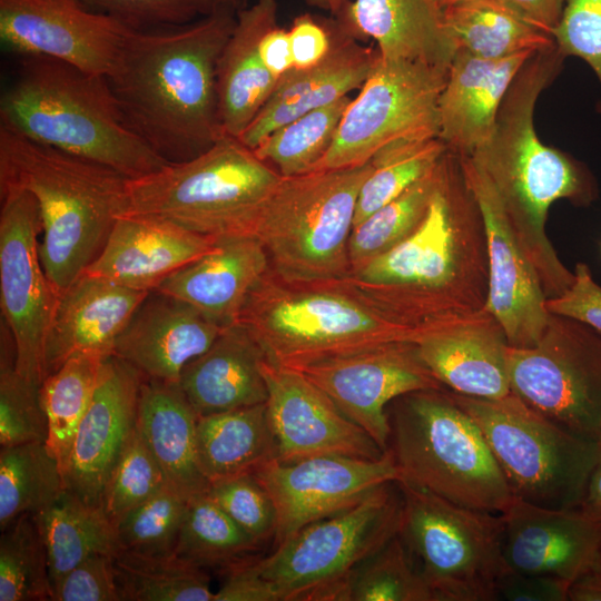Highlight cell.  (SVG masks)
Returning a JSON list of instances; mask_svg holds the SVG:
<instances>
[{
    "mask_svg": "<svg viewBox=\"0 0 601 601\" xmlns=\"http://www.w3.org/2000/svg\"><path fill=\"white\" fill-rule=\"evenodd\" d=\"M459 158L485 236L489 282L482 309L501 325L509 346L531 347L539 342L550 319L540 276L519 244L487 176L471 157Z\"/></svg>",
    "mask_w": 601,
    "mask_h": 601,
    "instance_id": "obj_17",
    "label": "cell"
},
{
    "mask_svg": "<svg viewBox=\"0 0 601 601\" xmlns=\"http://www.w3.org/2000/svg\"><path fill=\"white\" fill-rule=\"evenodd\" d=\"M197 420L178 383L144 378L138 401V432L169 486L187 500L209 487L198 464Z\"/></svg>",
    "mask_w": 601,
    "mask_h": 601,
    "instance_id": "obj_33",
    "label": "cell"
},
{
    "mask_svg": "<svg viewBox=\"0 0 601 601\" xmlns=\"http://www.w3.org/2000/svg\"><path fill=\"white\" fill-rule=\"evenodd\" d=\"M351 601H434L400 532L356 568Z\"/></svg>",
    "mask_w": 601,
    "mask_h": 601,
    "instance_id": "obj_45",
    "label": "cell"
},
{
    "mask_svg": "<svg viewBox=\"0 0 601 601\" xmlns=\"http://www.w3.org/2000/svg\"><path fill=\"white\" fill-rule=\"evenodd\" d=\"M51 601H121L115 555L93 554L81 561L52 590Z\"/></svg>",
    "mask_w": 601,
    "mask_h": 601,
    "instance_id": "obj_52",
    "label": "cell"
},
{
    "mask_svg": "<svg viewBox=\"0 0 601 601\" xmlns=\"http://www.w3.org/2000/svg\"><path fill=\"white\" fill-rule=\"evenodd\" d=\"M443 14L456 49L476 57L501 59L555 45L553 36L502 0H467L443 9Z\"/></svg>",
    "mask_w": 601,
    "mask_h": 601,
    "instance_id": "obj_36",
    "label": "cell"
},
{
    "mask_svg": "<svg viewBox=\"0 0 601 601\" xmlns=\"http://www.w3.org/2000/svg\"><path fill=\"white\" fill-rule=\"evenodd\" d=\"M400 480L455 504L502 514L514 495L474 418L444 390L412 392L387 412Z\"/></svg>",
    "mask_w": 601,
    "mask_h": 601,
    "instance_id": "obj_7",
    "label": "cell"
},
{
    "mask_svg": "<svg viewBox=\"0 0 601 601\" xmlns=\"http://www.w3.org/2000/svg\"><path fill=\"white\" fill-rule=\"evenodd\" d=\"M229 574L215 592L214 601H277L270 584L254 569L252 562L229 566Z\"/></svg>",
    "mask_w": 601,
    "mask_h": 601,
    "instance_id": "obj_56",
    "label": "cell"
},
{
    "mask_svg": "<svg viewBox=\"0 0 601 601\" xmlns=\"http://www.w3.org/2000/svg\"><path fill=\"white\" fill-rule=\"evenodd\" d=\"M570 601H601V568L598 565L574 579L569 587Z\"/></svg>",
    "mask_w": 601,
    "mask_h": 601,
    "instance_id": "obj_60",
    "label": "cell"
},
{
    "mask_svg": "<svg viewBox=\"0 0 601 601\" xmlns=\"http://www.w3.org/2000/svg\"><path fill=\"white\" fill-rule=\"evenodd\" d=\"M196 439L198 464L209 484L254 473L278 455L266 403L199 416Z\"/></svg>",
    "mask_w": 601,
    "mask_h": 601,
    "instance_id": "obj_34",
    "label": "cell"
},
{
    "mask_svg": "<svg viewBox=\"0 0 601 601\" xmlns=\"http://www.w3.org/2000/svg\"><path fill=\"white\" fill-rule=\"evenodd\" d=\"M293 68L306 69L321 62L331 49V33L325 19L309 13L297 16L288 29Z\"/></svg>",
    "mask_w": 601,
    "mask_h": 601,
    "instance_id": "obj_54",
    "label": "cell"
},
{
    "mask_svg": "<svg viewBox=\"0 0 601 601\" xmlns=\"http://www.w3.org/2000/svg\"><path fill=\"white\" fill-rule=\"evenodd\" d=\"M225 327L191 305L151 290L119 335L114 355L145 378L178 383L183 368Z\"/></svg>",
    "mask_w": 601,
    "mask_h": 601,
    "instance_id": "obj_23",
    "label": "cell"
},
{
    "mask_svg": "<svg viewBox=\"0 0 601 601\" xmlns=\"http://www.w3.org/2000/svg\"><path fill=\"white\" fill-rule=\"evenodd\" d=\"M51 599L48 558L30 513L17 518L0 539V601Z\"/></svg>",
    "mask_w": 601,
    "mask_h": 601,
    "instance_id": "obj_44",
    "label": "cell"
},
{
    "mask_svg": "<svg viewBox=\"0 0 601 601\" xmlns=\"http://www.w3.org/2000/svg\"><path fill=\"white\" fill-rule=\"evenodd\" d=\"M268 269V255L257 237H224L217 239L214 250L176 270L155 290L228 326L238 322L252 290Z\"/></svg>",
    "mask_w": 601,
    "mask_h": 601,
    "instance_id": "obj_30",
    "label": "cell"
},
{
    "mask_svg": "<svg viewBox=\"0 0 601 601\" xmlns=\"http://www.w3.org/2000/svg\"><path fill=\"white\" fill-rule=\"evenodd\" d=\"M332 17L354 39H372L386 59L449 69L456 52L443 9L434 0H346Z\"/></svg>",
    "mask_w": 601,
    "mask_h": 601,
    "instance_id": "obj_28",
    "label": "cell"
},
{
    "mask_svg": "<svg viewBox=\"0 0 601 601\" xmlns=\"http://www.w3.org/2000/svg\"><path fill=\"white\" fill-rule=\"evenodd\" d=\"M477 423L515 499L579 509L599 442L546 418L512 392L496 400L451 392Z\"/></svg>",
    "mask_w": 601,
    "mask_h": 601,
    "instance_id": "obj_11",
    "label": "cell"
},
{
    "mask_svg": "<svg viewBox=\"0 0 601 601\" xmlns=\"http://www.w3.org/2000/svg\"><path fill=\"white\" fill-rule=\"evenodd\" d=\"M552 36L560 52L585 61L601 86V0H566Z\"/></svg>",
    "mask_w": 601,
    "mask_h": 601,
    "instance_id": "obj_51",
    "label": "cell"
},
{
    "mask_svg": "<svg viewBox=\"0 0 601 601\" xmlns=\"http://www.w3.org/2000/svg\"><path fill=\"white\" fill-rule=\"evenodd\" d=\"M401 522V493L388 482L356 505L299 529L252 564L277 601H351L354 571L400 532Z\"/></svg>",
    "mask_w": 601,
    "mask_h": 601,
    "instance_id": "obj_10",
    "label": "cell"
},
{
    "mask_svg": "<svg viewBox=\"0 0 601 601\" xmlns=\"http://www.w3.org/2000/svg\"><path fill=\"white\" fill-rule=\"evenodd\" d=\"M97 355H77L47 375L40 401L48 421L46 445L65 477L73 441L98 385L102 363Z\"/></svg>",
    "mask_w": 601,
    "mask_h": 601,
    "instance_id": "obj_37",
    "label": "cell"
},
{
    "mask_svg": "<svg viewBox=\"0 0 601 601\" xmlns=\"http://www.w3.org/2000/svg\"><path fill=\"white\" fill-rule=\"evenodd\" d=\"M138 31L187 26L219 11H238L244 0H78Z\"/></svg>",
    "mask_w": 601,
    "mask_h": 601,
    "instance_id": "obj_48",
    "label": "cell"
},
{
    "mask_svg": "<svg viewBox=\"0 0 601 601\" xmlns=\"http://www.w3.org/2000/svg\"><path fill=\"white\" fill-rule=\"evenodd\" d=\"M128 179L0 126V190L21 189L36 198L40 259L59 295L102 250L124 211Z\"/></svg>",
    "mask_w": 601,
    "mask_h": 601,
    "instance_id": "obj_4",
    "label": "cell"
},
{
    "mask_svg": "<svg viewBox=\"0 0 601 601\" xmlns=\"http://www.w3.org/2000/svg\"><path fill=\"white\" fill-rule=\"evenodd\" d=\"M0 209V305L16 348V370L41 385L45 346L59 294L40 259L42 221L36 198L2 189Z\"/></svg>",
    "mask_w": 601,
    "mask_h": 601,
    "instance_id": "obj_15",
    "label": "cell"
},
{
    "mask_svg": "<svg viewBox=\"0 0 601 601\" xmlns=\"http://www.w3.org/2000/svg\"><path fill=\"white\" fill-rule=\"evenodd\" d=\"M237 12L177 28L131 29L106 77L127 126L167 162L193 159L225 135L216 66Z\"/></svg>",
    "mask_w": 601,
    "mask_h": 601,
    "instance_id": "obj_1",
    "label": "cell"
},
{
    "mask_svg": "<svg viewBox=\"0 0 601 601\" xmlns=\"http://www.w3.org/2000/svg\"><path fill=\"white\" fill-rule=\"evenodd\" d=\"M523 19L552 36L566 0H502Z\"/></svg>",
    "mask_w": 601,
    "mask_h": 601,
    "instance_id": "obj_58",
    "label": "cell"
},
{
    "mask_svg": "<svg viewBox=\"0 0 601 601\" xmlns=\"http://www.w3.org/2000/svg\"><path fill=\"white\" fill-rule=\"evenodd\" d=\"M569 587L559 578L506 570L497 583V600L566 601Z\"/></svg>",
    "mask_w": 601,
    "mask_h": 601,
    "instance_id": "obj_55",
    "label": "cell"
},
{
    "mask_svg": "<svg viewBox=\"0 0 601 601\" xmlns=\"http://www.w3.org/2000/svg\"><path fill=\"white\" fill-rule=\"evenodd\" d=\"M0 98V126L132 179L169 164L125 122L107 78L46 56H21Z\"/></svg>",
    "mask_w": 601,
    "mask_h": 601,
    "instance_id": "obj_5",
    "label": "cell"
},
{
    "mask_svg": "<svg viewBox=\"0 0 601 601\" xmlns=\"http://www.w3.org/2000/svg\"><path fill=\"white\" fill-rule=\"evenodd\" d=\"M446 156L431 173L353 228L348 244L351 272L392 249L418 227L445 176Z\"/></svg>",
    "mask_w": 601,
    "mask_h": 601,
    "instance_id": "obj_40",
    "label": "cell"
},
{
    "mask_svg": "<svg viewBox=\"0 0 601 601\" xmlns=\"http://www.w3.org/2000/svg\"><path fill=\"white\" fill-rule=\"evenodd\" d=\"M599 566L601 568V554H600V560H599Z\"/></svg>",
    "mask_w": 601,
    "mask_h": 601,
    "instance_id": "obj_63",
    "label": "cell"
},
{
    "mask_svg": "<svg viewBox=\"0 0 601 601\" xmlns=\"http://www.w3.org/2000/svg\"><path fill=\"white\" fill-rule=\"evenodd\" d=\"M0 356V445L46 443L48 421L40 385L16 370V348L7 327L1 336Z\"/></svg>",
    "mask_w": 601,
    "mask_h": 601,
    "instance_id": "obj_46",
    "label": "cell"
},
{
    "mask_svg": "<svg viewBox=\"0 0 601 601\" xmlns=\"http://www.w3.org/2000/svg\"><path fill=\"white\" fill-rule=\"evenodd\" d=\"M355 424L388 451L386 407L397 397L444 390L418 355L416 343L395 342L324 358L299 370Z\"/></svg>",
    "mask_w": 601,
    "mask_h": 601,
    "instance_id": "obj_16",
    "label": "cell"
},
{
    "mask_svg": "<svg viewBox=\"0 0 601 601\" xmlns=\"http://www.w3.org/2000/svg\"><path fill=\"white\" fill-rule=\"evenodd\" d=\"M351 99L345 96L283 125L253 149L255 155L282 177L313 171L332 147Z\"/></svg>",
    "mask_w": 601,
    "mask_h": 601,
    "instance_id": "obj_41",
    "label": "cell"
},
{
    "mask_svg": "<svg viewBox=\"0 0 601 601\" xmlns=\"http://www.w3.org/2000/svg\"><path fill=\"white\" fill-rule=\"evenodd\" d=\"M121 601H214L204 568L176 554L146 555L124 550L115 554Z\"/></svg>",
    "mask_w": 601,
    "mask_h": 601,
    "instance_id": "obj_39",
    "label": "cell"
},
{
    "mask_svg": "<svg viewBox=\"0 0 601 601\" xmlns=\"http://www.w3.org/2000/svg\"><path fill=\"white\" fill-rule=\"evenodd\" d=\"M446 152L439 137L398 141L378 150L357 197L354 227L431 173Z\"/></svg>",
    "mask_w": 601,
    "mask_h": 601,
    "instance_id": "obj_43",
    "label": "cell"
},
{
    "mask_svg": "<svg viewBox=\"0 0 601 601\" xmlns=\"http://www.w3.org/2000/svg\"><path fill=\"white\" fill-rule=\"evenodd\" d=\"M259 545L206 491L187 502L175 554L201 568H229Z\"/></svg>",
    "mask_w": 601,
    "mask_h": 601,
    "instance_id": "obj_42",
    "label": "cell"
},
{
    "mask_svg": "<svg viewBox=\"0 0 601 601\" xmlns=\"http://www.w3.org/2000/svg\"><path fill=\"white\" fill-rule=\"evenodd\" d=\"M187 502L168 486L126 512L114 523L119 550L146 555L175 554Z\"/></svg>",
    "mask_w": 601,
    "mask_h": 601,
    "instance_id": "obj_47",
    "label": "cell"
},
{
    "mask_svg": "<svg viewBox=\"0 0 601 601\" xmlns=\"http://www.w3.org/2000/svg\"><path fill=\"white\" fill-rule=\"evenodd\" d=\"M149 293L81 274L59 295L46 339L45 375L77 355H114L119 335Z\"/></svg>",
    "mask_w": 601,
    "mask_h": 601,
    "instance_id": "obj_26",
    "label": "cell"
},
{
    "mask_svg": "<svg viewBox=\"0 0 601 601\" xmlns=\"http://www.w3.org/2000/svg\"><path fill=\"white\" fill-rule=\"evenodd\" d=\"M270 364L293 371L324 358L395 343H417L433 326L404 323L344 278L293 283L269 267L238 322Z\"/></svg>",
    "mask_w": 601,
    "mask_h": 601,
    "instance_id": "obj_6",
    "label": "cell"
},
{
    "mask_svg": "<svg viewBox=\"0 0 601 601\" xmlns=\"http://www.w3.org/2000/svg\"><path fill=\"white\" fill-rule=\"evenodd\" d=\"M372 169L368 161L280 178L254 230L278 277L315 283L349 275L357 197Z\"/></svg>",
    "mask_w": 601,
    "mask_h": 601,
    "instance_id": "obj_9",
    "label": "cell"
},
{
    "mask_svg": "<svg viewBox=\"0 0 601 601\" xmlns=\"http://www.w3.org/2000/svg\"><path fill=\"white\" fill-rule=\"evenodd\" d=\"M131 29L78 0H0V38L19 56H46L107 77Z\"/></svg>",
    "mask_w": 601,
    "mask_h": 601,
    "instance_id": "obj_19",
    "label": "cell"
},
{
    "mask_svg": "<svg viewBox=\"0 0 601 601\" xmlns=\"http://www.w3.org/2000/svg\"><path fill=\"white\" fill-rule=\"evenodd\" d=\"M447 71L378 55L314 170L361 166L387 145L439 137V100Z\"/></svg>",
    "mask_w": 601,
    "mask_h": 601,
    "instance_id": "obj_13",
    "label": "cell"
},
{
    "mask_svg": "<svg viewBox=\"0 0 601 601\" xmlns=\"http://www.w3.org/2000/svg\"><path fill=\"white\" fill-rule=\"evenodd\" d=\"M66 490L61 469L46 443L1 446V531L20 515L47 508Z\"/></svg>",
    "mask_w": 601,
    "mask_h": 601,
    "instance_id": "obj_38",
    "label": "cell"
},
{
    "mask_svg": "<svg viewBox=\"0 0 601 601\" xmlns=\"http://www.w3.org/2000/svg\"><path fill=\"white\" fill-rule=\"evenodd\" d=\"M533 52L486 59L456 49L439 100V138L447 150L470 156L489 138L510 85Z\"/></svg>",
    "mask_w": 601,
    "mask_h": 601,
    "instance_id": "obj_29",
    "label": "cell"
},
{
    "mask_svg": "<svg viewBox=\"0 0 601 601\" xmlns=\"http://www.w3.org/2000/svg\"><path fill=\"white\" fill-rule=\"evenodd\" d=\"M598 442L597 460L589 475L579 510L591 520L601 524V433Z\"/></svg>",
    "mask_w": 601,
    "mask_h": 601,
    "instance_id": "obj_59",
    "label": "cell"
},
{
    "mask_svg": "<svg viewBox=\"0 0 601 601\" xmlns=\"http://www.w3.org/2000/svg\"><path fill=\"white\" fill-rule=\"evenodd\" d=\"M564 59L556 45L526 59L500 105L491 135L469 156L490 179L519 244L540 274L560 265L545 234L551 205L562 198L589 205L598 193L585 166L544 145L534 128L536 100Z\"/></svg>",
    "mask_w": 601,
    "mask_h": 601,
    "instance_id": "obj_2",
    "label": "cell"
},
{
    "mask_svg": "<svg viewBox=\"0 0 601 601\" xmlns=\"http://www.w3.org/2000/svg\"><path fill=\"white\" fill-rule=\"evenodd\" d=\"M217 239L150 216H119L85 273L155 290L168 276L216 248Z\"/></svg>",
    "mask_w": 601,
    "mask_h": 601,
    "instance_id": "obj_27",
    "label": "cell"
},
{
    "mask_svg": "<svg viewBox=\"0 0 601 601\" xmlns=\"http://www.w3.org/2000/svg\"><path fill=\"white\" fill-rule=\"evenodd\" d=\"M258 51L266 69L277 79L293 68L288 30L277 24L263 35L258 43Z\"/></svg>",
    "mask_w": 601,
    "mask_h": 601,
    "instance_id": "obj_57",
    "label": "cell"
},
{
    "mask_svg": "<svg viewBox=\"0 0 601 601\" xmlns=\"http://www.w3.org/2000/svg\"><path fill=\"white\" fill-rule=\"evenodd\" d=\"M442 9L461 3L467 0H434Z\"/></svg>",
    "mask_w": 601,
    "mask_h": 601,
    "instance_id": "obj_62",
    "label": "cell"
},
{
    "mask_svg": "<svg viewBox=\"0 0 601 601\" xmlns=\"http://www.w3.org/2000/svg\"><path fill=\"white\" fill-rule=\"evenodd\" d=\"M345 1L346 0H305L308 6L327 11L331 16H335Z\"/></svg>",
    "mask_w": 601,
    "mask_h": 601,
    "instance_id": "obj_61",
    "label": "cell"
},
{
    "mask_svg": "<svg viewBox=\"0 0 601 601\" xmlns=\"http://www.w3.org/2000/svg\"><path fill=\"white\" fill-rule=\"evenodd\" d=\"M573 274L574 280L564 293L546 298V309L579 321L601 335V286L584 263H577Z\"/></svg>",
    "mask_w": 601,
    "mask_h": 601,
    "instance_id": "obj_53",
    "label": "cell"
},
{
    "mask_svg": "<svg viewBox=\"0 0 601 601\" xmlns=\"http://www.w3.org/2000/svg\"><path fill=\"white\" fill-rule=\"evenodd\" d=\"M144 378L116 355L102 363L65 472L66 489L88 504L100 506L105 485L137 428Z\"/></svg>",
    "mask_w": 601,
    "mask_h": 601,
    "instance_id": "obj_21",
    "label": "cell"
},
{
    "mask_svg": "<svg viewBox=\"0 0 601 601\" xmlns=\"http://www.w3.org/2000/svg\"><path fill=\"white\" fill-rule=\"evenodd\" d=\"M260 368L267 385V416L277 442L278 461L321 455L377 460L385 454L304 374L277 367L265 357Z\"/></svg>",
    "mask_w": 601,
    "mask_h": 601,
    "instance_id": "obj_20",
    "label": "cell"
},
{
    "mask_svg": "<svg viewBox=\"0 0 601 601\" xmlns=\"http://www.w3.org/2000/svg\"><path fill=\"white\" fill-rule=\"evenodd\" d=\"M501 516L508 570L571 583L599 565L601 524L579 509H548L514 499Z\"/></svg>",
    "mask_w": 601,
    "mask_h": 601,
    "instance_id": "obj_22",
    "label": "cell"
},
{
    "mask_svg": "<svg viewBox=\"0 0 601 601\" xmlns=\"http://www.w3.org/2000/svg\"><path fill=\"white\" fill-rule=\"evenodd\" d=\"M452 179L449 164L418 227L344 277L384 312L418 327L474 314L486 299L480 236Z\"/></svg>",
    "mask_w": 601,
    "mask_h": 601,
    "instance_id": "obj_3",
    "label": "cell"
},
{
    "mask_svg": "<svg viewBox=\"0 0 601 601\" xmlns=\"http://www.w3.org/2000/svg\"><path fill=\"white\" fill-rule=\"evenodd\" d=\"M254 475L275 505L276 545L305 525L345 511L376 487L401 477L390 450L377 460L344 455L274 460Z\"/></svg>",
    "mask_w": 601,
    "mask_h": 601,
    "instance_id": "obj_18",
    "label": "cell"
},
{
    "mask_svg": "<svg viewBox=\"0 0 601 601\" xmlns=\"http://www.w3.org/2000/svg\"><path fill=\"white\" fill-rule=\"evenodd\" d=\"M280 178L238 138L223 135L193 159L128 179L120 216L166 219L216 239L254 236Z\"/></svg>",
    "mask_w": 601,
    "mask_h": 601,
    "instance_id": "obj_8",
    "label": "cell"
},
{
    "mask_svg": "<svg viewBox=\"0 0 601 601\" xmlns=\"http://www.w3.org/2000/svg\"><path fill=\"white\" fill-rule=\"evenodd\" d=\"M32 516L46 546L51 592L85 559L119 550L115 525L104 509L68 490Z\"/></svg>",
    "mask_w": 601,
    "mask_h": 601,
    "instance_id": "obj_35",
    "label": "cell"
},
{
    "mask_svg": "<svg viewBox=\"0 0 601 601\" xmlns=\"http://www.w3.org/2000/svg\"><path fill=\"white\" fill-rule=\"evenodd\" d=\"M396 484L400 533L434 601L497 600V583L508 570L501 514L455 504L403 481Z\"/></svg>",
    "mask_w": 601,
    "mask_h": 601,
    "instance_id": "obj_12",
    "label": "cell"
},
{
    "mask_svg": "<svg viewBox=\"0 0 601 601\" xmlns=\"http://www.w3.org/2000/svg\"><path fill=\"white\" fill-rule=\"evenodd\" d=\"M276 24V0H256L236 14L216 66L218 114L225 135L239 138L277 85L278 79L266 69L258 51L263 35Z\"/></svg>",
    "mask_w": 601,
    "mask_h": 601,
    "instance_id": "obj_31",
    "label": "cell"
},
{
    "mask_svg": "<svg viewBox=\"0 0 601 601\" xmlns=\"http://www.w3.org/2000/svg\"><path fill=\"white\" fill-rule=\"evenodd\" d=\"M168 486L162 469L136 428L105 485L100 506L115 523Z\"/></svg>",
    "mask_w": 601,
    "mask_h": 601,
    "instance_id": "obj_49",
    "label": "cell"
},
{
    "mask_svg": "<svg viewBox=\"0 0 601 601\" xmlns=\"http://www.w3.org/2000/svg\"><path fill=\"white\" fill-rule=\"evenodd\" d=\"M263 359L254 338L235 323L183 368L178 384L198 417L263 404L268 396Z\"/></svg>",
    "mask_w": 601,
    "mask_h": 601,
    "instance_id": "obj_32",
    "label": "cell"
},
{
    "mask_svg": "<svg viewBox=\"0 0 601 601\" xmlns=\"http://www.w3.org/2000/svg\"><path fill=\"white\" fill-rule=\"evenodd\" d=\"M208 495L259 544L275 536L277 516L273 500L254 473L214 481Z\"/></svg>",
    "mask_w": 601,
    "mask_h": 601,
    "instance_id": "obj_50",
    "label": "cell"
},
{
    "mask_svg": "<svg viewBox=\"0 0 601 601\" xmlns=\"http://www.w3.org/2000/svg\"><path fill=\"white\" fill-rule=\"evenodd\" d=\"M511 392L560 426L584 437L601 433V335L550 314L531 347H508Z\"/></svg>",
    "mask_w": 601,
    "mask_h": 601,
    "instance_id": "obj_14",
    "label": "cell"
},
{
    "mask_svg": "<svg viewBox=\"0 0 601 601\" xmlns=\"http://www.w3.org/2000/svg\"><path fill=\"white\" fill-rule=\"evenodd\" d=\"M325 21L332 40L328 53L317 65L292 68L278 79L267 102L238 138L250 149L283 125L348 96L367 79L378 56L376 47L348 36L332 16Z\"/></svg>",
    "mask_w": 601,
    "mask_h": 601,
    "instance_id": "obj_24",
    "label": "cell"
},
{
    "mask_svg": "<svg viewBox=\"0 0 601 601\" xmlns=\"http://www.w3.org/2000/svg\"><path fill=\"white\" fill-rule=\"evenodd\" d=\"M416 347L433 376L453 393L484 400L511 393L509 344L501 325L483 309L434 326Z\"/></svg>",
    "mask_w": 601,
    "mask_h": 601,
    "instance_id": "obj_25",
    "label": "cell"
}]
</instances>
